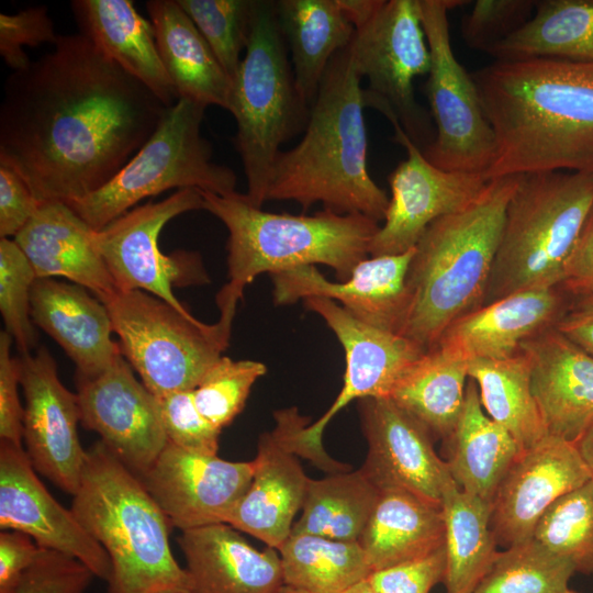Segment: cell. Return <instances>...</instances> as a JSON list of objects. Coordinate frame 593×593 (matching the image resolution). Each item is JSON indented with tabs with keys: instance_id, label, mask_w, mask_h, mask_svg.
<instances>
[{
	"instance_id": "6da1fadb",
	"label": "cell",
	"mask_w": 593,
	"mask_h": 593,
	"mask_svg": "<svg viewBox=\"0 0 593 593\" xmlns=\"http://www.w3.org/2000/svg\"><path fill=\"white\" fill-rule=\"evenodd\" d=\"M166 107L83 35L12 71L0 107V163L40 203L80 200L144 145Z\"/></svg>"
},
{
	"instance_id": "7a4b0ae2",
	"label": "cell",
	"mask_w": 593,
	"mask_h": 593,
	"mask_svg": "<svg viewBox=\"0 0 593 593\" xmlns=\"http://www.w3.org/2000/svg\"><path fill=\"white\" fill-rule=\"evenodd\" d=\"M471 75L495 139L488 179L593 174V61L494 60Z\"/></svg>"
},
{
	"instance_id": "3957f363",
	"label": "cell",
	"mask_w": 593,
	"mask_h": 593,
	"mask_svg": "<svg viewBox=\"0 0 593 593\" xmlns=\"http://www.w3.org/2000/svg\"><path fill=\"white\" fill-rule=\"evenodd\" d=\"M362 78L349 46L328 64L301 141L276 159L266 201L316 203L337 214L384 220L389 197L368 168Z\"/></svg>"
},
{
	"instance_id": "277c9868",
	"label": "cell",
	"mask_w": 593,
	"mask_h": 593,
	"mask_svg": "<svg viewBox=\"0 0 593 593\" xmlns=\"http://www.w3.org/2000/svg\"><path fill=\"white\" fill-rule=\"evenodd\" d=\"M519 177L491 179L473 203L433 222L417 242L400 335L425 351L455 320L481 306Z\"/></svg>"
},
{
	"instance_id": "5b68a950",
	"label": "cell",
	"mask_w": 593,
	"mask_h": 593,
	"mask_svg": "<svg viewBox=\"0 0 593 593\" xmlns=\"http://www.w3.org/2000/svg\"><path fill=\"white\" fill-rule=\"evenodd\" d=\"M70 510L110 558L108 593L192 592L170 549L168 518L141 478L101 440L87 449Z\"/></svg>"
},
{
	"instance_id": "8992f818",
	"label": "cell",
	"mask_w": 593,
	"mask_h": 593,
	"mask_svg": "<svg viewBox=\"0 0 593 593\" xmlns=\"http://www.w3.org/2000/svg\"><path fill=\"white\" fill-rule=\"evenodd\" d=\"M201 194L203 210L228 231V281L216 301L237 304L246 286L258 275L299 266L325 265L339 281H345L369 257L370 244L380 227L362 214L342 215L325 209L312 215L266 212L237 191L228 195L206 191Z\"/></svg>"
},
{
	"instance_id": "52a82bcc",
	"label": "cell",
	"mask_w": 593,
	"mask_h": 593,
	"mask_svg": "<svg viewBox=\"0 0 593 593\" xmlns=\"http://www.w3.org/2000/svg\"><path fill=\"white\" fill-rule=\"evenodd\" d=\"M310 108L296 88L275 1L254 0L248 42L227 110L236 121L233 144L246 177L244 194L253 205L266 202L280 147L304 132Z\"/></svg>"
},
{
	"instance_id": "ba28073f",
	"label": "cell",
	"mask_w": 593,
	"mask_h": 593,
	"mask_svg": "<svg viewBox=\"0 0 593 593\" xmlns=\"http://www.w3.org/2000/svg\"><path fill=\"white\" fill-rule=\"evenodd\" d=\"M592 210L593 174L521 175L481 306L518 291L559 286Z\"/></svg>"
},
{
	"instance_id": "9c48e42d",
	"label": "cell",
	"mask_w": 593,
	"mask_h": 593,
	"mask_svg": "<svg viewBox=\"0 0 593 593\" xmlns=\"http://www.w3.org/2000/svg\"><path fill=\"white\" fill-rule=\"evenodd\" d=\"M206 107L178 99L154 133L100 189L68 205L94 231L169 189H199L220 195L236 192L237 176L212 160V145L201 125Z\"/></svg>"
},
{
	"instance_id": "30bf717a",
	"label": "cell",
	"mask_w": 593,
	"mask_h": 593,
	"mask_svg": "<svg viewBox=\"0 0 593 593\" xmlns=\"http://www.w3.org/2000/svg\"><path fill=\"white\" fill-rule=\"evenodd\" d=\"M107 306L124 358L156 396L194 390L223 356L236 306L206 324L141 290L119 291Z\"/></svg>"
},
{
	"instance_id": "8fae6325",
	"label": "cell",
	"mask_w": 593,
	"mask_h": 593,
	"mask_svg": "<svg viewBox=\"0 0 593 593\" xmlns=\"http://www.w3.org/2000/svg\"><path fill=\"white\" fill-rule=\"evenodd\" d=\"M355 67L368 87L366 108L395 121L422 150L434 138L430 115L417 102L414 80L427 75L430 53L418 0H383L356 29L349 45Z\"/></svg>"
},
{
	"instance_id": "7c38bea8",
	"label": "cell",
	"mask_w": 593,
	"mask_h": 593,
	"mask_svg": "<svg viewBox=\"0 0 593 593\" xmlns=\"http://www.w3.org/2000/svg\"><path fill=\"white\" fill-rule=\"evenodd\" d=\"M469 1L418 0L430 53L425 83L435 135L422 152L446 171L483 174L495 158V139L484 114L477 85L457 59L448 13Z\"/></svg>"
},
{
	"instance_id": "4fadbf2b",
	"label": "cell",
	"mask_w": 593,
	"mask_h": 593,
	"mask_svg": "<svg viewBox=\"0 0 593 593\" xmlns=\"http://www.w3.org/2000/svg\"><path fill=\"white\" fill-rule=\"evenodd\" d=\"M203 209L199 189L175 191L159 202L133 208L96 232V243L120 291L141 290L190 311L172 289L203 286L210 277L198 251L176 250L165 255L158 246L164 226L176 216Z\"/></svg>"
},
{
	"instance_id": "5bb4252c",
	"label": "cell",
	"mask_w": 593,
	"mask_h": 593,
	"mask_svg": "<svg viewBox=\"0 0 593 593\" xmlns=\"http://www.w3.org/2000/svg\"><path fill=\"white\" fill-rule=\"evenodd\" d=\"M304 306L320 315L338 338L345 353L344 383L331 407L313 424L301 423L291 444L298 456L307 458L329 473L349 471L350 466L329 457L323 448L326 425L354 400L389 398L401 376L426 351L406 337L367 325L333 300L311 296Z\"/></svg>"
},
{
	"instance_id": "9a60e30c",
	"label": "cell",
	"mask_w": 593,
	"mask_h": 593,
	"mask_svg": "<svg viewBox=\"0 0 593 593\" xmlns=\"http://www.w3.org/2000/svg\"><path fill=\"white\" fill-rule=\"evenodd\" d=\"M390 123L393 139L404 147L406 158L389 175L391 197L369 256L399 255L413 249L433 222L469 206L490 181L483 174L436 167L398 122Z\"/></svg>"
},
{
	"instance_id": "2e32d148",
	"label": "cell",
	"mask_w": 593,
	"mask_h": 593,
	"mask_svg": "<svg viewBox=\"0 0 593 593\" xmlns=\"http://www.w3.org/2000/svg\"><path fill=\"white\" fill-rule=\"evenodd\" d=\"M25 405L23 445L37 473L75 495L87 457L78 435L80 411L76 393L58 377L51 353L40 347L34 355L16 357Z\"/></svg>"
},
{
	"instance_id": "e0dca14e",
	"label": "cell",
	"mask_w": 593,
	"mask_h": 593,
	"mask_svg": "<svg viewBox=\"0 0 593 593\" xmlns=\"http://www.w3.org/2000/svg\"><path fill=\"white\" fill-rule=\"evenodd\" d=\"M75 382L81 426L97 433L132 472L144 474L168 443L157 396L123 355L101 374H76Z\"/></svg>"
},
{
	"instance_id": "ac0fdd59",
	"label": "cell",
	"mask_w": 593,
	"mask_h": 593,
	"mask_svg": "<svg viewBox=\"0 0 593 593\" xmlns=\"http://www.w3.org/2000/svg\"><path fill=\"white\" fill-rule=\"evenodd\" d=\"M253 474V460L228 461L167 443L139 478L171 527L183 532L227 523Z\"/></svg>"
},
{
	"instance_id": "d6986e66",
	"label": "cell",
	"mask_w": 593,
	"mask_h": 593,
	"mask_svg": "<svg viewBox=\"0 0 593 593\" xmlns=\"http://www.w3.org/2000/svg\"><path fill=\"white\" fill-rule=\"evenodd\" d=\"M36 473L23 446L0 440V528L23 533L41 548L76 558L108 582L112 564L107 551Z\"/></svg>"
},
{
	"instance_id": "ffe728a7",
	"label": "cell",
	"mask_w": 593,
	"mask_h": 593,
	"mask_svg": "<svg viewBox=\"0 0 593 593\" xmlns=\"http://www.w3.org/2000/svg\"><path fill=\"white\" fill-rule=\"evenodd\" d=\"M592 480L575 444L547 435L522 450L490 505V526L505 548L532 539L544 513L562 495Z\"/></svg>"
},
{
	"instance_id": "44dd1931",
	"label": "cell",
	"mask_w": 593,
	"mask_h": 593,
	"mask_svg": "<svg viewBox=\"0 0 593 593\" xmlns=\"http://www.w3.org/2000/svg\"><path fill=\"white\" fill-rule=\"evenodd\" d=\"M415 247L399 255L370 256L345 281H328L315 266L271 273L273 302L290 305L311 296L335 301L356 320L400 334L409 307L406 279Z\"/></svg>"
},
{
	"instance_id": "7402d4cb",
	"label": "cell",
	"mask_w": 593,
	"mask_h": 593,
	"mask_svg": "<svg viewBox=\"0 0 593 593\" xmlns=\"http://www.w3.org/2000/svg\"><path fill=\"white\" fill-rule=\"evenodd\" d=\"M358 409L368 444L363 474L379 490L402 489L440 505L451 475L427 428L390 398L361 399Z\"/></svg>"
},
{
	"instance_id": "603a6c76",
	"label": "cell",
	"mask_w": 593,
	"mask_h": 593,
	"mask_svg": "<svg viewBox=\"0 0 593 593\" xmlns=\"http://www.w3.org/2000/svg\"><path fill=\"white\" fill-rule=\"evenodd\" d=\"M298 412L273 413L276 426L260 435L250 484L226 523L277 550L292 532L310 481L290 440Z\"/></svg>"
},
{
	"instance_id": "cb8c5ba5",
	"label": "cell",
	"mask_w": 593,
	"mask_h": 593,
	"mask_svg": "<svg viewBox=\"0 0 593 593\" xmlns=\"http://www.w3.org/2000/svg\"><path fill=\"white\" fill-rule=\"evenodd\" d=\"M570 302L560 286L518 291L455 320L435 347L466 362L510 358L523 342L553 327Z\"/></svg>"
},
{
	"instance_id": "d4e9b609",
	"label": "cell",
	"mask_w": 593,
	"mask_h": 593,
	"mask_svg": "<svg viewBox=\"0 0 593 593\" xmlns=\"http://www.w3.org/2000/svg\"><path fill=\"white\" fill-rule=\"evenodd\" d=\"M548 435L575 444L593 424V356L555 326L521 345Z\"/></svg>"
},
{
	"instance_id": "484cf974",
	"label": "cell",
	"mask_w": 593,
	"mask_h": 593,
	"mask_svg": "<svg viewBox=\"0 0 593 593\" xmlns=\"http://www.w3.org/2000/svg\"><path fill=\"white\" fill-rule=\"evenodd\" d=\"M96 232L67 203L48 201L13 239L37 279L66 278L104 304L120 290L99 251Z\"/></svg>"
},
{
	"instance_id": "4316f807",
	"label": "cell",
	"mask_w": 593,
	"mask_h": 593,
	"mask_svg": "<svg viewBox=\"0 0 593 593\" xmlns=\"http://www.w3.org/2000/svg\"><path fill=\"white\" fill-rule=\"evenodd\" d=\"M31 316L72 360L78 376H99L122 356L107 306L78 284L36 279Z\"/></svg>"
},
{
	"instance_id": "83f0119b",
	"label": "cell",
	"mask_w": 593,
	"mask_h": 593,
	"mask_svg": "<svg viewBox=\"0 0 593 593\" xmlns=\"http://www.w3.org/2000/svg\"><path fill=\"white\" fill-rule=\"evenodd\" d=\"M192 593H278L284 585L279 551H260L226 523L181 532Z\"/></svg>"
},
{
	"instance_id": "f1b7e54d",
	"label": "cell",
	"mask_w": 593,
	"mask_h": 593,
	"mask_svg": "<svg viewBox=\"0 0 593 593\" xmlns=\"http://www.w3.org/2000/svg\"><path fill=\"white\" fill-rule=\"evenodd\" d=\"M79 34L108 59L148 88L166 107L177 93L161 61L154 27L131 0H75Z\"/></svg>"
},
{
	"instance_id": "f546056e",
	"label": "cell",
	"mask_w": 593,
	"mask_h": 593,
	"mask_svg": "<svg viewBox=\"0 0 593 593\" xmlns=\"http://www.w3.org/2000/svg\"><path fill=\"white\" fill-rule=\"evenodd\" d=\"M146 9L178 99L227 111L233 81L178 1L149 0Z\"/></svg>"
},
{
	"instance_id": "4dcf8cb0",
	"label": "cell",
	"mask_w": 593,
	"mask_h": 593,
	"mask_svg": "<svg viewBox=\"0 0 593 593\" xmlns=\"http://www.w3.org/2000/svg\"><path fill=\"white\" fill-rule=\"evenodd\" d=\"M444 440L451 478L461 490L491 505L501 481L522 450L513 436L485 414L478 387L470 378L461 414Z\"/></svg>"
},
{
	"instance_id": "1f68e13d",
	"label": "cell",
	"mask_w": 593,
	"mask_h": 593,
	"mask_svg": "<svg viewBox=\"0 0 593 593\" xmlns=\"http://www.w3.org/2000/svg\"><path fill=\"white\" fill-rule=\"evenodd\" d=\"M358 542L371 572L425 556L445 544L441 507L402 489H381Z\"/></svg>"
},
{
	"instance_id": "d6a6232c",
	"label": "cell",
	"mask_w": 593,
	"mask_h": 593,
	"mask_svg": "<svg viewBox=\"0 0 593 593\" xmlns=\"http://www.w3.org/2000/svg\"><path fill=\"white\" fill-rule=\"evenodd\" d=\"M301 97L311 107L332 58L350 45L356 29L338 0L275 1Z\"/></svg>"
},
{
	"instance_id": "836d02e7",
	"label": "cell",
	"mask_w": 593,
	"mask_h": 593,
	"mask_svg": "<svg viewBox=\"0 0 593 593\" xmlns=\"http://www.w3.org/2000/svg\"><path fill=\"white\" fill-rule=\"evenodd\" d=\"M447 558L446 593H473L499 551L490 526V505L461 490L451 478L440 503Z\"/></svg>"
},
{
	"instance_id": "e575fe53",
	"label": "cell",
	"mask_w": 593,
	"mask_h": 593,
	"mask_svg": "<svg viewBox=\"0 0 593 593\" xmlns=\"http://www.w3.org/2000/svg\"><path fill=\"white\" fill-rule=\"evenodd\" d=\"M468 378V362L434 347L401 376L389 398L433 437L446 439L461 414Z\"/></svg>"
},
{
	"instance_id": "d590c367",
	"label": "cell",
	"mask_w": 593,
	"mask_h": 593,
	"mask_svg": "<svg viewBox=\"0 0 593 593\" xmlns=\"http://www.w3.org/2000/svg\"><path fill=\"white\" fill-rule=\"evenodd\" d=\"M489 54L495 60L550 57L593 61V0L537 1L530 20Z\"/></svg>"
},
{
	"instance_id": "8d00e7d4",
	"label": "cell",
	"mask_w": 593,
	"mask_h": 593,
	"mask_svg": "<svg viewBox=\"0 0 593 593\" xmlns=\"http://www.w3.org/2000/svg\"><path fill=\"white\" fill-rule=\"evenodd\" d=\"M468 377L475 382L486 414L513 436L521 450L548 435L532 391L529 360L523 351L505 359L471 360Z\"/></svg>"
},
{
	"instance_id": "74e56055",
	"label": "cell",
	"mask_w": 593,
	"mask_h": 593,
	"mask_svg": "<svg viewBox=\"0 0 593 593\" xmlns=\"http://www.w3.org/2000/svg\"><path fill=\"white\" fill-rule=\"evenodd\" d=\"M378 495L379 489L360 469L310 479L301 516L291 534L359 541Z\"/></svg>"
},
{
	"instance_id": "f35d334b",
	"label": "cell",
	"mask_w": 593,
	"mask_h": 593,
	"mask_svg": "<svg viewBox=\"0 0 593 593\" xmlns=\"http://www.w3.org/2000/svg\"><path fill=\"white\" fill-rule=\"evenodd\" d=\"M278 551L284 585L309 593H343L371 573L358 541L290 534Z\"/></svg>"
},
{
	"instance_id": "ab89813d",
	"label": "cell",
	"mask_w": 593,
	"mask_h": 593,
	"mask_svg": "<svg viewBox=\"0 0 593 593\" xmlns=\"http://www.w3.org/2000/svg\"><path fill=\"white\" fill-rule=\"evenodd\" d=\"M573 566L532 538L497 553L473 593H563Z\"/></svg>"
},
{
	"instance_id": "60d3db41",
	"label": "cell",
	"mask_w": 593,
	"mask_h": 593,
	"mask_svg": "<svg viewBox=\"0 0 593 593\" xmlns=\"http://www.w3.org/2000/svg\"><path fill=\"white\" fill-rule=\"evenodd\" d=\"M534 539L593 575V479L559 497L541 516Z\"/></svg>"
},
{
	"instance_id": "b9f144b4",
	"label": "cell",
	"mask_w": 593,
	"mask_h": 593,
	"mask_svg": "<svg viewBox=\"0 0 593 593\" xmlns=\"http://www.w3.org/2000/svg\"><path fill=\"white\" fill-rule=\"evenodd\" d=\"M177 1L233 81L248 42L254 0Z\"/></svg>"
},
{
	"instance_id": "7bdbcfd3",
	"label": "cell",
	"mask_w": 593,
	"mask_h": 593,
	"mask_svg": "<svg viewBox=\"0 0 593 593\" xmlns=\"http://www.w3.org/2000/svg\"><path fill=\"white\" fill-rule=\"evenodd\" d=\"M266 371L262 362L222 356L193 390L198 410L222 430L243 411L254 383Z\"/></svg>"
},
{
	"instance_id": "ee69618b",
	"label": "cell",
	"mask_w": 593,
	"mask_h": 593,
	"mask_svg": "<svg viewBox=\"0 0 593 593\" xmlns=\"http://www.w3.org/2000/svg\"><path fill=\"white\" fill-rule=\"evenodd\" d=\"M36 273L13 238L0 239V311L5 332L21 355L36 345L31 316V292Z\"/></svg>"
},
{
	"instance_id": "f6af8a7d",
	"label": "cell",
	"mask_w": 593,
	"mask_h": 593,
	"mask_svg": "<svg viewBox=\"0 0 593 593\" xmlns=\"http://www.w3.org/2000/svg\"><path fill=\"white\" fill-rule=\"evenodd\" d=\"M536 0H478L461 21V36L468 47L490 53L533 16Z\"/></svg>"
},
{
	"instance_id": "bcb514c9",
	"label": "cell",
	"mask_w": 593,
	"mask_h": 593,
	"mask_svg": "<svg viewBox=\"0 0 593 593\" xmlns=\"http://www.w3.org/2000/svg\"><path fill=\"white\" fill-rule=\"evenodd\" d=\"M168 443L187 451L217 455L221 430L198 410L193 390L157 396Z\"/></svg>"
},
{
	"instance_id": "7dc6e473",
	"label": "cell",
	"mask_w": 593,
	"mask_h": 593,
	"mask_svg": "<svg viewBox=\"0 0 593 593\" xmlns=\"http://www.w3.org/2000/svg\"><path fill=\"white\" fill-rule=\"evenodd\" d=\"M93 578L78 559L41 548L10 593H86Z\"/></svg>"
},
{
	"instance_id": "c3c4849f",
	"label": "cell",
	"mask_w": 593,
	"mask_h": 593,
	"mask_svg": "<svg viewBox=\"0 0 593 593\" xmlns=\"http://www.w3.org/2000/svg\"><path fill=\"white\" fill-rule=\"evenodd\" d=\"M58 35L45 7H30L13 14H0V54L3 61L15 70L32 61L24 46L55 44Z\"/></svg>"
},
{
	"instance_id": "681fc988",
	"label": "cell",
	"mask_w": 593,
	"mask_h": 593,
	"mask_svg": "<svg viewBox=\"0 0 593 593\" xmlns=\"http://www.w3.org/2000/svg\"><path fill=\"white\" fill-rule=\"evenodd\" d=\"M446 568L444 545L425 556L372 571L367 580L378 593H430L444 582Z\"/></svg>"
},
{
	"instance_id": "f907efd6",
	"label": "cell",
	"mask_w": 593,
	"mask_h": 593,
	"mask_svg": "<svg viewBox=\"0 0 593 593\" xmlns=\"http://www.w3.org/2000/svg\"><path fill=\"white\" fill-rule=\"evenodd\" d=\"M12 338L0 333V440L23 446L24 407L19 398L18 361L12 357Z\"/></svg>"
},
{
	"instance_id": "816d5d0a",
	"label": "cell",
	"mask_w": 593,
	"mask_h": 593,
	"mask_svg": "<svg viewBox=\"0 0 593 593\" xmlns=\"http://www.w3.org/2000/svg\"><path fill=\"white\" fill-rule=\"evenodd\" d=\"M41 203L26 181L12 167L0 163V236L14 238Z\"/></svg>"
},
{
	"instance_id": "f5cc1de1",
	"label": "cell",
	"mask_w": 593,
	"mask_h": 593,
	"mask_svg": "<svg viewBox=\"0 0 593 593\" xmlns=\"http://www.w3.org/2000/svg\"><path fill=\"white\" fill-rule=\"evenodd\" d=\"M559 286L571 299L593 295V210L564 262Z\"/></svg>"
},
{
	"instance_id": "db71d44e",
	"label": "cell",
	"mask_w": 593,
	"mask_h": 593,
	"mask_svg": "<svg viewBox=\"0 0 593 593\" xmlns=\"http://www.w3.org/2000/svg\"><path fill=\"white\" fill-rule=\"evenodd\" d=\"M41 547L16 530L0 533V593H10L24 571L35 561Z\"/></svg>"
},
{
	"instance_id": "11a10c76",
	"label": "cell",
	"mask_w": 593,
	"mask_h": 593,
	"mask_svg": "<svg viewBox=\"0 0 593 593\" xmlns=\"http://www.w3.org/2000/svg\"><path fill=\"white\" fill-rule=\"evenodd\" d=\"M555 327L581 349L593 356V295L571 299Z\"/></svg>"
},
{
	"instance_id": "9f6ffc18",
	"label": "cell",
	"mask_w": 593,
	"mask_h": 593,
	"mask_svg": "<svg viewBox=\"0 0 593 593\" xmlns=\"http://www.w3.org/2000/svg\"><path fill=\"white\" fill-rule=\"evenodd\" d=\"M383 0H338L355 29L365 24L379 9Z\"/></svg>"
},
{
	"instance_id": "6f0895ef",
	"label": "cell",
	"mask_w": 593,
	"mask_h": 593,
	"mask_svg": "<svg viewBox=\"0 0 593 593\" xmlns=\"http://www.w3.org/2000/svg\"><path fill=\"white\" fill-rule=\"evenodd\" d=\"M575 447L593 479V424L579 438L575 443Z\"/></svg>"
},
{
	"instance_id": "680465c9",
	"label": "cell",
	"mask_w": 593,
	"mask_h": 593,
	"mask_svg": "<svg viewBox=\"0 0 593 593\" xmlns=\"http://www.w3.org/2000/svg\"><path fill=\"white\" fill-rule=\"evenodd\" d=\"M343 593H378V592L371 586V584L366 579L350 586Z\"/></svg>"
},
{
	"instance_id": "91938a15",
	"label": "cell",
	"mask_w": 593,
	"mask_h": 593,
	"mask_svg": "<svg viewBox=\"0 0 593 593\" xmlns=\"http://www.w3.org/2000/svg\"><path fill=\"white\" fill-rule=\"evenodd\" d=\"M278 593H309L304 590L295 589L289 585H283Z\"/></svg>"
},
{
	"instance_id": "94428289",
	"label": "cell",
	"mask_w": 593,
	"mask_h": 593,
	"mask_svg": "<svg viewBox=\"0 0 593 593\" xmlns=\"http://www.w3.org/2000/svg\"><path fill=\"white\" fill-rule=\"evenodd\" d=\"M563 593H580V592H577V591H574V590L569 589V590H567V591L563 592Z\"/></svg>"
},
{
	"instance_id": "6125c7cd",
	"label": "cell",
	"mask_w": 593,
	"mask_h": 593,
	"mask_svg": "<svg viewBox=\"0 0 593 593\" xmlns=\"http://www.w3.org/2000/svg\"><path fill=\"white\" fill-rule=\"evenodd\" d=\"M171 593H192L191 591H180V592H171Z\"/></svg>"
}]
</instances>
